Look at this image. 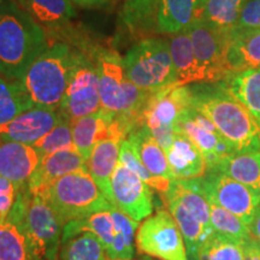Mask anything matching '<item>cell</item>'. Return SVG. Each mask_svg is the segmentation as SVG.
Instances as JSON below:
<instances>
[{"instance_id": "obj_1", "label": "cell", "mask_w": 260, "mask_h": 260, "mask_svg": "<svg viewBox=\"0 0 260 260\" xmlns=\"http://www.w3.org/2000/svg\"><path fill=\"white\" fill-rule=\"evenodd\" d=\"M46 48L41 25L14 0H4L0 6V76L19 81Z\"/></svg>"}, {"instance_id": "obj_2", "label": "cell", "mask_w": 260, "mask_h": 260, "mask_svg": "<svg viewBox=\"0 0 260 260\" xmlns=\"http://www.w3.org/2000/svg\"><path fill=\"white\" fill-rule=\"evenodd\" d=\"M193 107L212 122L235 152L260 149L258 121L224 87L210 92H193Z\"/></svg>"}, {"instance_id": "obj_3", "label": "cell", "mask_w": 260, "mask_h": 260, "mask_svg": "<svg viewBox=\"0 0 260 260\" xmlns=\"http://www.w3.org/2000/svg\"><path fill=\"white\" fill-rule=\"evenodd\" d=\"M74 61L75 51L64 42H57L42 52L19 80L32 105L58 110Z\"/></svg>"}, {"instance_id": "obj_4", "label": "cell", "mask_w": 260, "mask_h": 260, "mask_svg": "<svg viewBox=\"0 0 260 260\" xmlns=\"http://www.w3.org/2000/svg\"><path fill=\"white\" fill-rule=\"evenodd\" d=\"M95 67L103 109L145 125L142 113L152 93L128 79L122 57L115 51L102 50L95 54Z\"/></svg>"}, {"instance_id": "obj_5", "label": "cell", "mask_w": 260, "mask_h": 260, "mask_svg": "<svg viewBox=\"0 0 260 260\" xmlns=\"http://www.w3.org/2000/svg\"><path fill=\"white\" fill-rule=\"evenodd\" d=\"M41 195L51 205L63 225L115 207L98 187L88 170L75 171L58 178Z\"/></svg>"}, {"instance_id": "obj_6", "label": "cell", "mask_w": 260, "mask_h": 260, "mask_svg": "<svg viewBox=\"0 0 260 260\" xmlns=\"http://www.w3.org/2000/svg\"><path fill=\"white\" fill-rule=\"evenodd\" d=\"M122 60L126 76L139 88L154 93L176 84L168 41L160 39L139 41Z\"/></svg>"}, {"instance_id": "obj_7", "label": "cell", "mask_w": 260, "mask_h": 260, "mask_svg": "<svg viewBox=\"0 0 260 260\" xmlns=\"http://www.w3.org/2000/svg\"><path fill=\"white\" fill-rule=\"evenodd\" d=\"M191 107L193 92L187 86L174 84L151 94L142 117L145 125L164 151L174 141L177 122Z\"/></svg>"}, {"instance_id": "obj_8", "label": "cell", "mask_w": 260, "mask_h": 260, "mask_svg": "<svg viewBox=\"0 0 260 260\" xmlns=\"http://www.w3.org/2000/svg\"><path fill=\"white\" fill-rule=\"evenodd\" d=\"M139 253L158 260H189L183 235L172 214L159 209L142 220L135 236Z\"/></svg>"}, {"instance_id": "obj_9", "label": "cell", "mask_w": 260, "mask_h": 260, "mask_svg": "<svg viewBox=\"0 0 260 260\" xmlns=\"http://www.w3.org/2000/svg\"><path fill=\"white\" fill-rule=\"evenodd\" d=\"M24 228L32 259L58 260L64 225L44 195L29 191Z\"/></svg>"}, {"instance_id": "obj_10", "label": "cell", "mask_w": 260, "mask_h": 260, "mask_svg": "<svg viewBox=\"0 0 260 260\" xmlns=\"http://www.w3.org/2000/svg\"><path fill=\"white\" fill-rule=\"evenodd\" d=\"M102 107L99 94V77L95 61L79 51H75V61L58 112L73 122L81 117L92 115Z\"/></svg>"}, {"instance_id": "obj_11", "label": "cell", "mask_w": 260, "mask_h": 260, "mask_svg": "<svg viewBox=\"0 0 260 260\" xmlns=\"http://www.w3.org/2000/svg\"><path fill=\"white\" fill-rule=\"evenodd\" d=\"M194 53L203 69L205 82L226 81L234 75L229 63L230 34L217 30L204 21H195L187 29Z\"/></svg>"}, {"instance_id": "obj_12", "label": "cell", "mask_w": 260, "mask_h": 260, "mask_svg": "<svg viewBox=\"0 0 260 260\" xmlns=\"http://www.w3.org/2000/svg\"><path fill=\"white\" fill-rule=\"evenodd\" d=\"M201 186L207 201L219 205L249 226L260 205L259 190L240 183L219 171H210L201 177Z\"/></svg>"}, {"instance_id": "obj_13", "label": "cell", "mask_w": 260, "mask_h": 260, "mask_svg": "<svg viewBox=\"0 0 260 260\" xmlns=\"http://www.w3.org/2000/svg\"><path fill=\"white\" fill-rule=\"evenodd\" d=\"M111 203L136 222H142L153 212L151 187L121 162L111 177Z\"/></svg>"}, {"instance_id": "obj_14", "label": "cell", "mask_w": 260, "mask_h": 260, "mask_svg": "<svg viewBox=\"0 0 260 260\" xmlns=\"http://www.w3.org/2000/svg\"><path fill=\"white\" fill-rule=\"evenodd\" d=\"M175 133L184 135L200 149L206 160L207 172L217 170L224 159L235 153L212 122L198 112L194 107L181 117L175 126Z\"/></svg>"}, {"instance_id": "obj_15", "label": "cell", "mask_w": 260, "mask_h": 260, "mask_svg": "<svg viewBox=\"0 0 260 260\" xmlns=\"http://www.w3.org/2000/svg\"><path fill=\"white\" fill-rule=\"evenodd\" d=\"M63 118L56 109L34 106L0 126V141L32 145Z\"/></svg>"}, {"instance_id": "obj_16", "label": "cell", "mask_w": 260, "mask_h": 260, "mask_svg": "<svg viewBox=\"0 0 260 260\" xmlns=\"http://www.w3.org/2000/svg\"><path fill=\"white\" fill-rule=\"evenodd\" d=\"M29 189L17 190L15 204L0 224V260H34L24 228Z\"/></svg>"}, {"instance_id": "obj_17", "label": "cell", "mask_w": 260, "mask_h": 260, "mask_svg": "<svg viewBox=\"0 0 260 260\" xmlns=\"http://www.w3.org/2000/svg\"><path fill=\"white\" fill-rule=\"evenodd\" d=\"M81 170H88V165L76 147L44 155L29 178L28 189L31 194H42L58 178Z\"/></svg>"}, {"instance_id": "obj_18", "label": "cell", "mask_w": 260, "mask_h": 260, "mask_svg": "<svg viewBox=\"0 0 260 260\" xmlns=\"http://www.w3.org/2000/svg\"><path fill=\"white\" fill-rule=\"evenodd\" d=\"M41 155L30 145L0 141V175L15 184L17 190L28 187Z\"/></svg>"}, {"instance_id": "obj_19", "label": "cell", "mask_w": 260, "mask_h": 260, "mask_svg": "<svg viewBox=\"0 0 260 260\" xmlns=\"http://www.w3.org/2000/svg\"><path fill=\"white\" fill-rule=\"evenodd\" d=\"M115 117V113L100 107L92 115L70 122L75 147L87 161L98 142L110 139V128Z\"/></svg>"}, {"instance_id": "obj_20", "label": "cell", "mask_w": 260, "mask_h": 260, "mask_svg": "<svg viewBox=\"0 0 260 260\" xmlns=\"http://www.w3.org/2000/svg\"><path fill=\"white\" fill-rule=\"evenodd\" d=\"M165 153L175 180H193L206 175L207 164L204 154L184 135H175Z\"/></svg>"}, {"instance_id": "obj_21", "label": "cell", "mask_w": 260, "mask_h": 260, "mask_svg": "<svg viewBox=\"0 0 260 260\" xmlns=\"http://www.w3.org/2000/svg\"><path fill=\"white\" fill-rule=\"evenodd\" d=\"M204 0H159L157 30L162 34H177L186 30L200 17Z\"/></svg>"}, {"instance_id": "obj_22", "label": "cell", "mask_w": 260, "mask_h": 260, "mask_svg": "<svg viewBox=\"0 0 260 260\" xmlns=\"http://www.w3.org/2000/svg\"><path fill=\"white\" fill-rule=\"evenodd\" d=\"M175 79L177 86H188L191 83H205V76L199 61L195 57L189 32L186 30L174 34L169 42Z\"/></svg>"}, {"instance_id": "obj_23", "label": "cell", "mask_w": 260, "mask_h": 260, "mask_svg": "<svg viewBox=\"0 0 260 260\" xmlns=\"http://www.w3.org/2000/svg\"><path fill=\"white\" fill-rule=\"evenodd\" d=\"M161 199L167 206V210L172 214L180 228L187 247V253L191 260H197L200 247L214 235V230L205 226L194 214H191L174 198L161 195Z\"/></svg>"}, {"instance_id": "obj_24", "label": "cell", "mask_w": 260, "mask_h": 260, "mask_svg": "<svg viewBox=\"0 0 260 260\" xmlns=\"http://www.w3.org/2000/svg\"><path fill=\"white\" fill-rule=\"evenodd\" d=\"M121 142L116 139L99 141L87 161L88 171L104 195L111 201V177L119 160Z\"/></svg>"}, {"instance_id": "obj_25", "label": "cell", "mask_w": 260, "mask_h": 260, "mask_svg": "<svg viewBox=\"0 0 260 260\" xmlns=\"http://www.w3.org/2000/svg\"><path fill=\"white\" fill-rule=\"evenodd\" d=\"M229 63L235 73L260 68V28L234 29L230 34Z\"/></svg>"}, {"instance_id": "obj_26", "label": "cell", "mask_w": 260, "mask_h": 260, "mask_svg": "<svg viewBox=\"0 0 260 260\" xmlns=\"http://www.w3.org/2000/svg\"><path fill=\"white\" fill-rule=\"evenodd\" d=\"M128 140L134 146L140 160L153 176L164 177L174 181L175 177L169 165L165 151L158 144L146 125L141 126L128 136Z\"/></svg>"}, {"instance_id": "obj_27", "label": "cell", "mask_w": 260, "mask_h": 260, "mask_svg": "<svg viewBox=\"0 0 260 260\" xmlns=\"http://www.w3.org/2000/svg\"><path fill=\"white\" fill-rule=\"evenodd\" d=\"M111 210L100 211V212L92 213L83 218L71 220L65 224L61 242L67 241L68 239L77 235V234L92 233L100 240V242L105 247L107 255H109L115 246L117 237V225Z\"/></svg>"}, {"instance_id": "obj_28", "label": "cell", "mask_w": 260, "mask_h": 260, "mask_svg": "<svg viewBox=\"0 0 260 260\" xmlns=\"http://www.w3.org/2000/svg\"><path fill=\"white\" fill-rule=\"evenodd\" d=\"M73 0H17V4L41 27L54 28L67 24L76 16Z\"/></svg>"}, {"instance_id": "obj_29", "label": "cell", "mask_w": 260, "mask_h": 260, "mask_svg": "<svg viewBox=\"0 0 260 260\" xmlns=\"http://www.w3.org/2000/svg\"><path fill=\"white\" fill-rule=\"evenodd\" d=\"M240 183L260 191V149L235 152L220 162L217 170Z\"/></svg>"}, {"instance_id": "obj_30", "label": "cell", "mask_w": 260, "mask_h": 260, "mask_svg": "<svg viewBox=\"0 0 260 260\" xmlns=\"http://www.w3.org/2000/svg\"><path fill=\"white\" fill-rule=\"evenodd\" d=\"M224 88L260 122V68L235 73Z\"/></svg>"}, {"instance_id": "obj_31", "label": "cell", "mask_w": 260, "mask_h": 260, "mask_svg": "<svg viewBox=\"0 0 260 260\" xmlns=\"http://www.w3.org/2000/svg\"><path fill=\"white\" fill-rule=\"evenodd\" d=\"M246 3L247 0H204L199 19L217 30L232 32Z\"/></svg>"}, {"instance_id": "obj_32", "label": "cell", "mask_w": 260, "mask_h": 260, "mask_svg": "<svg viewBox=\"0 0 260 260\" xmlns=\"http://www.w3.org/2000/svg\"><path fill=\"white\" fill-rule=\"evenodd\" d=\"M34 107L19 81H8L0 76V126Z\"/></svg>"}, {"instance_id": "obj_33", "label": "cell", "mask_w": 260, "mask_h": 260, "mask_svg": "<svg viewBox=\"0 0 260 260\" xmlns=\"http://www.w3.org/2000/svg\"><path fill=\"white\" fill-rule=\"evenodd\" d=\"M59 260H110L105 247L92 233L77 234L61 242Z\"/></svg>"}, {"instance_id": "obj_34", "label": "cell", "mask_w": 260, "mask_h": 260, "mask_svg": "<svg viewBox=\"0 0 260 260\" xmlns=\"http://www.w3.org/2000/svg\"><path fill=\"white\" fill-rule=\"evenodd\" d=\"M117 225V237L115 246L110 252V260H132L135 253V236L138 232L139 222L119 211L117 207L111 210Z\"/></svg>"}, {"instance_id": "obj_35", "label": "cell", "mask_w": 260, "mask_h": 260, "mask_svg": "<svg viewBox=\"0 0 260 260\" xmlns=\"http://www.w3.org/2000/svg\"><path fill=\"white\" fill-rule=\"evenodd\" d=\"M209 206L211 225L214 233L230 237L242 245L251 239L249 226L242 219L212 201H209Z\"/></svg>"}, {"instance_id": "obj_36", "label": "cell", "mask_w": 260, "mask_h": 260, "mask_svg": "<svg viewBox=\"0 0 260 260\" xmlns=\"http://www.w3.org/2000/svg\"><path fill=\"white\" fill-rule=\"evenodd\" d=\"M197 260H245V245L214 233L200 247Z\"/></svg>"}, {"instance_id": "obj_37", "label": "cell", "mask_w": 260, "mask_h": 260, "mask_svg": "<svg viewBox=\"0 0 260 260\" xmlns=\"http://www.w3.org/2000/svg\"><path fill=\"white\" fill-rule=\"evenodd\" d=\"M118 162H121V164L128 168L129 170L135 172V174L138 175L141 180H144L149 187L159 191V194L167 193L169 188H170V180L164 177L153 176V175L145 168V165L142 164L138 153H136L134 146L132 145V142H130L128 139L123 140L121 142Z\"/></svg>"}, {"instance_id": "obj_38", "label": "cell", "mask_w": 260, "mask_h": 260, "mask_svg": "<svg viewBox=\"0 0 260 260\" xmlns=\"http://www.w3.org/2000/svg\"><path fill=\"white\" fill-rule=\"evenodd\" d=\"M31 146L37 149L41 157L61 151V149L74 148L75 145L73 134H71L70 122L61 118L54 128H52L46 135L35 141Z\"/></svg>"}, {"instance_id": "obj_39", "label": "cell", "mask_w": 260, "mask_h": 260, "mask_svg": "<svg viewBox=\"0 0 260 260\" xmlns=\"http://www.w3.org/2000/svg\"><path fill=\"white\" fill-rule=\"evenodd\" d=\"M159 0H125L122 19L129 28H134L149 17L158 8Z\"/></svg>"}, {"instance_id": "obj_40", "label": "cell", "mask_w": 260, "mask_h": 260, "mask_svg": "<svg viewBox=\"0 0 260 260\" xmlns=\"http://www.w3.org/2000/svg\"><path fill=\"white\" fill-rule=\"evenodd\" d=\"M236 28L256 29L260 28V0H247L240 15ZM235 28V29H236Z\"/></svg>"}, {"instance_id": "obj_41", "label": "cell", "mask_w": 260, "mask_h": 260, "mask_svg": "<svg viewBox=\"0 0 260 260\" xmlns=\"http://www.w3.org/2000/svg\"><path fill=\"white\" fill-rule=\"evenodd\" d=\"M16 197H17V188L15 184L0 175V211L6 216L14 206Z\"/></svg>"}, {"instance_id": "obj_42", "label": "cell", "mask_w": 260, "mask_h": 260, "mask_svg": "<svg viewBox=\"0 0 260 260\" xmlns=\"http://www.w3.org/2000/svg\"><path fill=\"white\" fill-rule=\"evenodd\" d=\"M245 260H260V242L252 237L245 243Z\"/></svg>"}, {"instance_id": "obj_43", "label": "cell", "mask_w": 260, "mask_h": 260, "mask_svg": "<svg viewBox=\"0 0 260 260\" xmlns=\"http://www.w3.org/2000/svg\"><path fill=\"white\" fill-rule=\"evenodd\" d=\"M249 234L253 240L260 242V205L254 214V218H253L252 223L249 224Z\"/></svg>"}, {"instance_id": "obj_44", "label": "cell", "mask_w": 260, "mask_h": 260, "mask_svg": "<svg viewBox=\"0 0 260 260\" xmlns=\"http://www.w3.org/2000/svg\"><path fill=\"white\" fill-rule=\"evenodd\" d=\"M73 2L80 6H96L105 4L107 0H73Z\"/></svg>"}, {"instance_id": "obj_45", "label": "cell", "mask_w": 260, "mask_h": 260, "mask_svg": "<svg viewBox=\"0 0 260 260\" xmlns=\"http://www.w3.org/2000/svg\"><path fill=\"white\" fill-rule=\"evenodd\" d=\"M5 218H6V214H4V213L2 212V211H0V224L4 222Z\"/></svg>"}, {"instance_id": "obj_46", "label": "cell", "mask_w": 260, "mask_h": 260, "mask_svg": "<svg viewBox=\"0 0 260 260\" xmlns=\"http://www.w3.org/2000/svg\"><path fill=\"white\" fill-rule=\"evenodd\" d=\"M142 260H153V259H151V258H147V256H144V258H142Z\"/></svg>"}, {"instance_id": "obj_47", "label": "cell", "mask_w": 260, "mask_h": 260, "mask_svg": "<svg viewBox=\"0 0 260 260\" xmlns=\"http://www.w3.org/2000/svg\"><path fill=\"white\" fill-rule=\"evenodd\" d=\"M3 3H4V0H0V6H2Z\"/></svg>"}, {"instance_id": "obj_48", "label": "cell", "mask_w": 260, "mask_h": 260, "mask_svg": "<svg viewBox=\"0 0 260 260\" xmlns=\"http://www.w3.org/2000/svg\"><path fill=\"white\" fill-rule=\"evenodd\" d=\"M258 123H259V125H260V122H258Z\"/></svg>"}, {"instance_id": "obj_49", "label": "cell", "mask_w": 260, "mask_h": 260, "mask_svg": "<svg viewBox=\"0 0 260 260\" xmlns=\"http://www.w3.org/2000/svg\"><path fill=\"white\" fill-rule=\"evenodd\" d=\"M37 260H40V259H37Z\"/></svg>"}]
</instances>
